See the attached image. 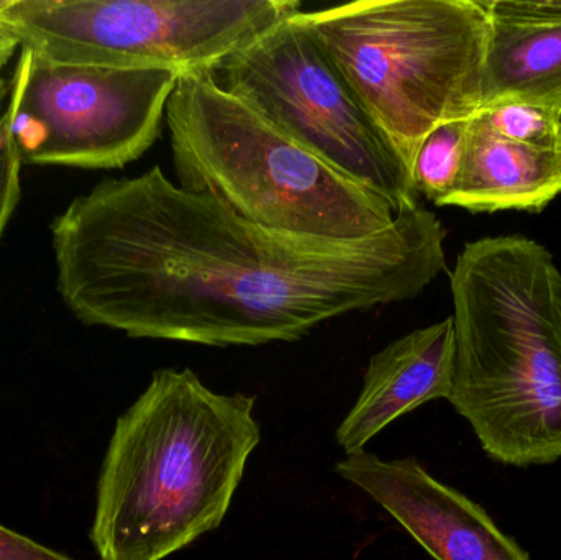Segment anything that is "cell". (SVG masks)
Returning a JSON list of instances; mask_svg holds the SVG:
<instances>
[{
  "label": "cell",
  "mask_w": 561,
  "mask_h": 560,
  "mask_svg": "<svg viewBox=\"0 0 561 560\" xmlns=\"http://www.w3.org/2000/svg\"><path fill=\"white\" fill-rule=\"evenodd\" d=\"M180 75L160 69L59 65L20 48L10 84L20 160L121 170L160 138Z\"/></svg>",
  "instance_id": "obj_8"
},
{
  "label": "cell",
  "mask_w": 561,
  "mask_h": 560,
  "mask_svg": "<svg viewBox=\"0 0 561 560\" xmlns=\"http://www.w3.org/2000/svg\"><path fill=\"white\" fill-rule=\"evenodd\" d=\"M561 194V151L503 140L477 115L468 124L463 167L444 206L470 213H540Z\"/></svg>",
  "instance_id": "obj_11"
},
{
  "label": "cell",
  "mask_w": 561,
  "mask_h": 560,
  "mask_svg": "<svg viewBox=\"0 0 561 560\" xmlns=\"http://www.w3.org/2000/svg\"><path fill=\"white\" fill-rule=\"evenodd\" d=\"M455 325L447 318L409 332L373 355L363 388L335 441L346 456L362 453L389 424L428 401L448 400L455 374Z\"/></svg>",
  "instance_id": "obj_10"
},
{
  "label": "cell",
  "mask_w": 561,
  "mask_h": 560,
  "mask_svg": "<svg viewBox=\"0 0 561 560\" xmlns=\"http://www.w3.org/2000/svg\"><path fill=\"white\" fill-rule=\"evenodd\" d=\"M450 289L448 403L497 462L561 459V273L552 253L519 236L467 243Z\"/></svg>",
  "instance_id": "obj_3"
},
{
  "label": "cell",
  "mask_w": 561,
  "mask_h": 560,
  "mask_svg": "<svg viewBox=\"0 0 561 560\" xmlns=\"http://www.w3.org/2000/svg\"><path fill=\"white\" fill-rule=\"evenodd\" d=\"M0 560H72L0 525Z\"/></svg>",
  "instance_id": "obj_17"
},
{
  "label": "cell",
  "mask_w": 561,
  "mask_h": 560,
  "mask_svg": "<svg viewBox=\"0 0 561 560\" xmlns=\"http://www.w3.org/2000/svg\"><path fill=\"white\" fill-rule=\"evenodd\" d=\"M300 16L411 173L438 125L480 111L481 0H359Z\"/></svg>",
  "instance_id": "obj_5"
},
{
  "label": "cell",
  "mask_w": 561,
  "mask_h": 560,
  "mask_svg": "<svg viewBox=\"0 0 561 560\" xmlns=\"http://www.w3.org/2000/svg\"><path fill=\"white\" fill-rule=\"evenodd\" d=\"M488 16L511 25H561V0H481Z\"/></svg>",
  "instance_id": "obj_16"
},
{
  "label": "cell",
  "mask_w": 561,
  "mask_h": 560,
  "mask_svg": "<svg viewBox=\"0 0 561 560\" xmlns=\"http://www.w3.org/2000/svg\"><path fill=\"white\" fill-rule=\"evenodd\" d=\"M249 395L161 368L122 414L102 462L91 541L101 560H164L222 525L262 441Z\"/></svg>",
  "instance_id": "obj_2"
},
{
  "label": "cell",
  "mask_w": 561,
  "mask_h": 560,
  "mask_svg": "<svg viewBox=\"0 0 561 560\" xmlns=\"http://www.w3.org/2000/svg\"><path fill=\"white\" fill-rule=\"evenodd\" d=\"M20 49L19 39L10 32L5 23L0 22V71L9 65L10 59Z\"/></svg>",
  "instance_id": "obj_18"
},
{
  "label": "cell",
  "mask_w": 561,
  "mask_h": 560,
  "mask_svg": "<svg viewBox=\"0 0 561 560\" xmlns=\"http://www.w3.org/2000/svg\"><path fill=\"white\" fill-rule=\"evenodd\" d=\"M477 118L503 140L543 151H561V111L533 102H501L477 112Z\"/></svg>",
  "instance_id": "obj_14"
},
{
  "label": "cell",
  "mask_w": 561,
  "mask_h": 560,
  "mask_svg": "<svg viewBox=\"0 0 561 560\" xmlns=\"http://www.w3.org/2000/svg\"><path fill=\"white\" fill-rule=\"evenodd\" d=\"M335 472L375 500L435 560H530L473 500L445 485L414 457L346 456Z\"/></svg>",
  "instance_id": "obj_9"
},
{
  "label": "cell",
  "mask_w": 561,
  "mask_h": 560,
  "mask_svg": "<svg viewBox=\"0 0 561 560\" xmlns=\"http://www.w3.org/2000/svg\"><path fill=\"white\" fill-rule=\"evenodd\" d=\"M56 283L88 325L210 347L296 342L352 312L417 298L445 268L431 210L325 240L243 219L160 167L104 180L53 219Z\"/></svg>",
  "instance_id": "obj_1"
},
{
  "label": "cell",
  "mask_w": 561,
  "mask_h": 560,
  "mask_svg": "<svg viewBox=\"0 0 561 560\" xmlns=\"http://www.w3.org/2000/svg\"><path fill=\"white\" fill-rule=\"evenodd\" d=\"M22 160L12 134V114L5 107L0 115V237L9 226L22 196Z\"/></svg>",
  "instance_id": "obj_15"
},
{
  "label": "cell",
  "mask_w": 561,
  "mask_h": 560,
  "mask_svg": "<svg viewBox=\"0 0 561 560\" xmlns=\"http://www.w3.org/2000/svg\"><path fill=\"white\" fill-rule=\"evenodd\" d=\"M511 101L561 111V25L491 20L481 108Z\"/></svg>",
  "instance_id": "obj_12"
},
{
  "label": "cell",
  "mask_w": 561,
  "mask_h": 560,
  "mask_svg": "<svg viewBox=\"0 0 561 560\" xmlns=\"http://www.w3.org/2000/svg\"><path fill=\"white\" fill-rule=\"evenodd\" d=\"M300 12L280 20L204 75L332 170L381 196L396 216L417 209L411 170Z\"/></svg>",
  "instance_id": "obj_7"
},
{
  "label": "cell",
  "mask_w": 561,
  "mask_h": 560,
  "mask_svg": "<svg viewBox=\"0 0 561 560\" xmlns=\"http://www.w3.org/2000/svg\"><path fill=\"white\" fill-rule=\"evenodd\" d=\"M299 0H0L20 48L59 65L206 71Z\"/></svg>",
  "instance_id": "obj_6"
},
{
  "label": "cell",
  "mask_w": 561,
  "mask_h": 560,
  "mask_svg": "<svg viewBox=\"0 0 561 560\" xmlns=\"http://www.w3.org/2000/svg\"><path fill=\"white\" fill-rule=\"evenodd\" d=\"M468 124L470 118L438 125L415 157L412 168L415 191L435 206H444L457 186L463 167Z\"/></svg>",
  "instance_id": "obj_13"
},
{
  "label": "cell",
  "mask_w": 561,
  "mask_h": 560,
  "mask_svg": "<svg viewBox=\"0 0 561 560\" xmlns=\"http://www.w3.org/2000/svg\"><path fill=\"white\" fill-rule=\"evenodd\" d=\"M10 95V85L7 84L5 79L0 76V115L3 114V102H5V99Z\"/></svg>",
  "instance_id": "obj_19"
},
{
  "label": "cell",
  "mask_w": 561,
  "mask_h": 560,
  "mask_svg": "<svg viewBox=\"0 0 561 560\" xmlns=\"http://www.w3.org/2000/svg\"><path fill=\"white\" fill-rule=\"evenodd\" d=\"M178 186L266 229L325 240L385 232L396 214L280 134L203 71L178 78L164 112Z\"/></svg>",
  "instance_id": "obj_4"
}]
</instances>
